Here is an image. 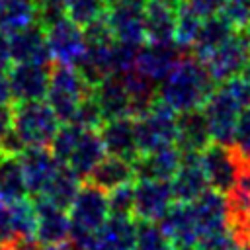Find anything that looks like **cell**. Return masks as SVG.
I'll return each instance as SVG.
<instances>
[{
    "mask_svg": "<svg viewBox=\"0 0 250 250\" xmlns=\"http://www.w3.org/2000/svg\"><path fill=\"white\" fill-rule=\"evenodd\" d=\"M244 156H250V109H244L238 117L236 131H234V143H232Z\"/></svg>",
    "mask_w": 250,
    "mask_h": 250,
    "instance_id": "obj_44",
    "label": "cell"
},
{
    "mask_svg": "<svg viewBox=\"0 0 250 250\" xmlns=\"http://www.w3.org/2000/svg\"><path fill=\"white\" fill-rule=\"evenodd\" d=\"M18 158L31 195H39L61 168V162L55 158L49 146H25Z\"/></svg>",
    "mask_w": 250,
    "mask_h": 250,
    "instance_id": "obj_16",
    "label": "cell"
},
{
    "mask_svg": "<svg viewBox=\"0 0 250 250\" xmlns=\"http://www.w3.org/2000/svg\"><path fill=\"white\" fill-rule=\"evenodd\" d=\"M20 240L14 227V213H12V201H6L0 197V248Z\"/></svg>",
    "mask_w": 250,
    "mask_h": 250,
    "instance_id": "obj_43",
    "label": "cell"
},
{
    "mask_svg": "<svg viewBox=\"0 0 250 250\" xmlns=\"http://www.w3.org/2000/svg\"><path fill=\"white\" fill-rule=\"evenodd\" d=\"M105 12V0H66V18H70L82 29L92 21L100 20Z\"/></svg>",
    "mask_w": 250,
    "mask_h": 250,
    "instance_id": "obj_35",
    "label": "cell"
},
{
    "mask_svg": "<svg viewBox=\"0 0 250 250\" xmlns=\"http://www.w3.org/2000/svg\"><path fill=\"white\" fill-rule=\"evenodd\" d=\"M84 182H90L105 191H111L123 184H129V182H135V170H133V162L125 160V158H119V156H111L107 154L94 170L92 174L88 176V180Z\"/></svg>",
    "mask_w": 250,
    "mask_h": 250,
    "instance_id": "obj_28",
    "label": "cell"
},
{
    "mask_svg": "<svg viewBox=\"0 0 250 250\" xmlns=\"http://www.w3.org/2000/svg\"><path fill=\"white\" fill-rule=\"evenodd\" d=\"M92 94V86L84 80L80 70L72 64L53 62L47 88V104L53 107L57 117L68 123L80 104Z\"/></svg>",
    "mask_w": 250,
    "mask_h": 250,
    "instance_id": "obj_3",
    "label": "cell"
},
{
    "mask_svg": "<svg viewBox=\"0 0 250 250\" xmlns=\"http://www.w3.org/2000/svg\"><path fill=\"white\" fill-rule=\"evenodd\" d=\"M94 250H107V248H104V246H102V244H98V246H96V248H94Z\"/></svg>",
    "mask_w": 250,
    "mask_h": 250,
    "instance_id": "obj_55",
    "label": "cell"
},
{
    "mask_svg": "<svg viewBox=\"0 0 250 250\" xmlns=\"http://www.w3.org/2000/svg\"><path fill=\"white\" fill-rule=\"evenodd\" d=\"M107 203H109V215H121V217H133L135 211V184H123L111 191H107Z\"/></svg>",
    "mask_w": 250,
    "mask_h": 250,
    "instance_id": "obj_38",
    "label": "cell"
},
{
    "mask_svg": "<svg viewBox=\"0 0 250 250\" xmlns=\"http://www.w3.org/2000/svg\"><path fill=\"white\" fill-rule=\"evenodd\" d=\"M236 248H238V242L229 229L207 234L195 244V250H236Z\"/></svg>",
    "mask_w": 250,
    "mask_h": 250,
    "instance_id": "obj_42",
    "label": "cell"
},
{
    "mask_svg": "<svg viewBox=\"0 0 250 250\" xmlns=\"http://www.w3.org/2000/svg\"><path fill=\"white\" fill-rule=\"evenodd\" d=\"M236 250H250V244H238Z\"/></svg>",
    "mask_w": 250,
    "mask_h": 250,
    "instance_id": "obj_54",
    "label": "cell"
},
{
    "mask_svg": "<svg viewBox=\"0 0 250 250\" xmlns=\"http://www.w3.org/2000/svg\"><path fill=\"white\" fill-rule=\"evenodd\" d=\"M178 8L162 0H148L145 8V31L146 41L154 43H174Z\"/></svg>",
    "mask_w": 250,
    "mask_h": 250,
    "instance_id": "obj_25",
    "label": "cell"
},
{
    "mask_svg": "<svg viewBox=\"0 0 250 250\" xmlns=\"http://www.w3.org/2000/svg\"><path fill=\"white\" fill-rule=\"evenodd\" d=\"M104 121H105V119H104V113H102L100 105L96 104L94 96L90 94V96L80 104V107L76 109L74 117H72L68 123H74V125H78L80 129H96V131H98Z\"/></svg>",
    "mask_w": 250,
    "mask_h": 250,
    "instance_id": "obj_39",
    "label": "cell"
},
{
    "mask_svg": "<svg viewBox=\"0 0 250 250\" xmlns=\"http://www.w3.org/2000/svg\"><path fill=\"white\" fill-rule=\"evenodd\" d=\"M113 43H88L86 55L82 57V61L78 62V70L84 76V80L94 88L96 84H100L102 80H105L107 76L115 74V66H113Z\"/></svg>",
    "mask_w": 250,
    "mask_h": 250,
    "instance_id": "obj_26",
    "label": "cell"
},
{
    "mask_svg": "<svg viewBox=\"0 0 250 250\" xmlns=\"http://www.w3.org/2000/svg\"><path fill=\"white\" fill-rule=\"evenodd\" d=\"M0 104H14L12 102V88H10V76L6 68H0Z\"/></svg>",
    "mask_w": 250,
    "mask_h": 250,
    "instance_id": "obj_48",
    "label": "cell"
},
{
    "mask_svg": "<svg viewBox=\"0 0 250 250\" xmlns=\"http://www.w3.org/2000/svg\"><path fill=\"white\" fill-rule=\"evenodd\" d=\"M174 242L166 236L158 223L139 221V234L133 250H174Z\"/></svg>",
    "mask_w": 250,
    "mask_h": 250,
    "instance_id": "obj_36",
    "label": "cell"
},
{
    "mask_svg": "<svg viewBox=\"0 0 250 250\" xmlns=\"http://www.w3.org/2000/svg\"><path fill=\"white\" fill-rule=\"evenodd\" d=\"M139 234V219L109 215L98 232V240L107 250H133Z\"/></svg>",
    "mask_w": 250,
    "mask_h": 250,
    "instance_id": "obj_27",
    "label": "cell"
},
{
    "mask_svg": "<svg viewBox=\"0 0 250 250\" xmlns=\"http://www.w3.org/2000/svg\"><path fill=\"white\" fill-rule=\"evenodd\" d=\"M45 250H72V248H70V244L66 242V244H59V246H49V248H45Z\"/></svg>",
    "mask_w": 250,
    "mask_h": 250,
    "instance_id": "obj_50",
    "label": "cell"
},
{
    "mask_svg": "<svg viewBox=\"0 0 250 250\" xmlns=\"http://www.w3.org/2000/svg\"><path fill=\"white\" fill-rule=\"evenodd\" d=\"M162 2H166V4H170L172 8H180V6H182V4L186 2V0H162Z\"/></svg>",
    "mask_w": 250,
    "mask_h": 250,
    "instance_id": "obj_51",
    "label": "cell"
},
{
    "mask_svg": "<svg viewBox=\"0 0 250 250\" xmlns=\"http://www.w3.org/2000/svg\"><path fill=\"white\" fill-rule=\"evenodd\" d=\"M0 156H2V148H0Z\"/></svg>",
    "mask_w": 250,
    "mask_h": 250,
    "instance_id": "obj_57",
    "label": "cell"
},
{
    "mask_svg": "<svg viewBox=\"0 0 250 250\" xmlns=\"http://www.w3.org/2000/svg\"><path fill=\"white\" fill-rule=\"evenodd\" d=\"M158 225L174 242V246H195L201 238L191 203L174 201Z\"/></svg>",
    "mask_w": 250,
    "mask_h": 250,
    "instance_id": "obj_20",
    "label": "cell"
},
{
    "mask_svg": "<svg viewBox=\"0 0 250 250\" xmlns=\"http://www.w3.org/2000/svg\"><path fill=\"white\" fill-rule=\"evenodd\" d=\"M68 215H70L72 227L84 229L90 232H100V229L109 217L107 191L90 182H84L72 205L68 207Z\"/></svg>",
    "mask_w": 250,
    "mask_h": 250,
    "instance_id": "obj_10",
    "label": "cell"
},
{
    "mask_svg": "<svg viewBox=\"0 0 250 250\" xmlns=\"http://www.w3.org/2000/svg\"><path fill=\"white\" fill-rule=\"evenodd\" d=\"M92 96L100 105L104 119H115L125 115L131 117V98L119 74L107 76L105 80L96 84L92 88Z\"/></svg>",
    "mask_w": 250,
    "mask_h": 250,
    "instance_id": "obj_23",
    "label": "cell"
},
{
    "mask_svg": "<svg viewBox=\"0 0 250 250\" xmlns=\"http://www.w3.org/2000/svg\"><path fill=\"white\" fill-rule=\"evenodd\" d=\"M0 250H43V248L37 240H14V242L2 246Z\"/></svg>",
    "mask_w": 250,
    "mask_h": 250,
    "instance_id": "obj_49",
    "label": "cell"
},
{
    "mask_svg": "<svg viewBox=\"0 0 250 250\" xmlns=\"http://www.w3.org/2000/svg\"><path fill=\"white\" fill-rule=\"evenodd\" d=\"M191 207L195 213V221H197L201 238L207 234L229 229V205H227L225 193L215 191V189H207L201 197H197L191 203Z\"/></svg>",
    "mask_w": 250,
    "mask_h": 250,
    "instance_id": "obj_22",
    "label": "cell"
},
{
    "mask_svg": "<svg viewBox=\"0 0 250 250\" xmlns=\"http://www.w3.org/2000/svg\"><path fill=\"white\" fill-rule=\"evenodd\" d=\"M199 154L201 152H182V164L170 180L174 201L193 203L207 189H211L209 180L203 172Z\"/></svg>",
    "mask_w": 250,
    "mask_h": 250,
    "instance_id": "obj_15",
    "label": "cell"
},
{
    "mask_svg": "<svg viewBox=\"0 0 250 250\" xmlns=\"http://www.w3.org/2000/svg\"><path fill=\"white\" fill-rule=\"evenodd\" d=\"M236 31L232 29V25L221 16H211V18H203L199 35L195 39V45L191 49V55H195L199 61H203L207 55H211L215 49H219L227 39H230Z\"/></svg>",
    "mask_w": 250,
    "mask_h": 250,
    "instance_id": "obj_30",
    "label": "cell"
},
{
    "mask_svg": "<svg viewBox=\"0 0 250 250\" xmlns=\"http://www.w3.org/2000/svg\"><path fill=\"white\" fill-rule=\"evenodd\" d=\"M105 154H107V150H105L100 131L84 129L78 137V143H76L66 166H70L82 180H88L92 170L105 158Z\"/></svg>",
    "mask_w": 250,
    "mask_h": 250,
    "instance_id": "obj_24",
    "label": "cell"
},
{
    "mask_svg": "<svg viewBox=\"0 0 250 250\" xmlns=\"http://www.w3.org/2000/svg\"><path fill=\"white\" fill-rule=\"evenodd\" d=\"M146 2L148 0H117L107 6L105 18L115 41L135 47L146 43V31H145Z\"/></svg>",
    "mask_w": 250,
    "mask_h": 250,
    "instance_id": "obj_6",
    "label": "cell"
},
{
    "mask_svg": "<svg viewBox=\"0 0 250 250\" xmlns=\"http://www.w3.org/2000/svg\"><path fill=\"white\" fill-rule=\"evenodd\" d=\"M215 90V80L205 64L191 53H184L176 68L160 82L158 100L176 113L203 107L209 94Z\"/></svg>",
    "mask_w": 250,
    "mask_h": 250,
    "instance_id": "obj_1",
    "label": "cell"
},
{
    "mask_svg": "<svg viewBox=\"0 0 250 250\" xmlns=\"http://www.w3.org/2000/svg\"><path fill=\"white\" fill-rule=\"evenodd\" d=\"M98 131L102 135V141L105 145L107 154L125 158L129 162H135L137 156L141 154L139 145H137V133H135V119L133 117L125 115V117L105 119Z\"/></svg>",
    "mask_w": 250,
    "mask_h": 250,
    "instance_id": "obj_17",
    "label": "cell"
},
{
    "mask_svg": "<svg viewBox=\"0 0 250 250\" xmlns=\"http://www.w3.org/2000/svg\"><path fill=\"white\" fill-rule=\"evenodd\" d=\"M199 160H201V166L209 180L211 189L227 195L238 178L240 164H242V152L234 145L211 143L205 150H201Z\"/></svg>",
    "mask_w": 250,
    "mask_h": 250,
    "instance_id": "obj_5",
    "label": "cell"
},
{
    "mask_svg": "<svg viewBox=\"0 0 250 250\" xmlns=\"http://www.w3.org/2000/svg\"><path fill=\"white\" fill-rule=\"evenodd\" d=\"M201 62L205 64L215 84H221L240 74L244 66L250 62V45L246 41L244 31H236L230 39H227L219 49L207 55Z\"/></svg>",
    "mask_w": 250,
    "mask_h": 250,
    "instance_id": "obj_9",
    "label": "cell"
},
{
    "mask_svg": "<svg viewBox=\"0 0 250 250\" xmlns=\"http://www.w3.org/2000/svg\"><path fill=\"white\" fill-rule=\"evenodd\" d=\"M113 2H117V0H105V4L109 6V4H113Z\"/></svg>",
    "mask_w": 250,
    "mask_h": 250,
    "instance_id": "obj_56",
    "label": "cell"
},
{
    "mask_svg": "<svg viewBox=\"0 0 250 250\" xmlns=\"http://www.w3.org/2000/svg\"><path fill=\"white\" fill-rule=\"evenodd\" d=\"M61 119L53 107L43 100L33 102H14V123L12 133L25 146H51Z\"/></svg>",
    "mask_w": 250,
    "mask_h": 250,
    "instance_id": "obj_2",
    "label": "cell"
},
{
    "mask_svg": "<svg viewBox=\"0 0 250 250\" xmlns=\"http://www.w3.org/2000/svg\"><path fill=\"white\" fill-rule=\"evenodd\" d=\"M172 203L174 195L168 180H135V219L158 223Z\"/></svg>",
    "mask_w": 250,
    "mask_h": 250,
    "instance_id": "obj_11",
    "label": "cell"
},
{
    "mask_svg": "<svg viewBox=\"0 0 250 250\" xmlns=\"http://www.w3.org/2000/svg\"><path fill=\"white\" fill-rule=\"evenodd\" d=\"M27 182L20 164L18 154H6L0 156V197L6 201H18L27 197Z\"/></svg>",
    "mask_w": 250,
    "mask_h": 250,
    "instance_id": "obj_31",
    "label": "cell"
},
{
    "mask_svg": "<svg viewBox=\"0 0 250 250\" xmlns=\"http://www.w3.org/2000/svg\"><path fill=\"white\" fill-rule=\"evenodd\" d=\"M33 203L37 211L35 240L45 248L66 244L70 238V230H72V221H70L68 211L62 207H57L55 203L43 197H35Z\"/></svg>",
    "mask_w": 250,
    "mask_h": 250,
    "instance_id": "obj_14",
    "label": "cell"
},
{
    "mask_svg": "<svg viewBox=\"0 0 250 250\" xmlns=\"http://www.w3.org/2000/svg\"><path fill=\"white\" fill-rule=\"evenodd\" d=\"M174 250H195V246H176Z\"/></svg>",
    "mask_w": 250,
    "mask_h": 250,
    "instance_id": "obj_52",
    "label": "cell"
},
{
    "mask_svg": "<svg viewBox=\"0 0 250 250\" xmlns=\"http://www.w3.org/2000/svg\"><path fill=\"white\" fill-rule=\"evenodd\" d=\"M12 47H10V33H6L0 27V68H10L12 66Z\"/></svg>",
    "mask_w": 250,
    "mask_h": 250,
    "instance_id": "obj_47",
    "label": "cell"
},
{
    "mask_svg": "<svg viewBox=\"0 0 250 250\" xmlns=\"http://www.w3.org/2000/svg\"><path fill=\"white\" fill-rule=\"evenodd\" d=\"M12 213H14V227L20 240H35L37 232V211L35 203L29 197L12 201Z\"/></svg>",
    "mask_w": 250,
    "mask_h": 250,
    "instance_id": "obj_34",
    "label": "cell"
},
{
    "mask_svg": "<svg viewBox=\"0 0 250 250\" xmlns=\"http://www.w3.org/2000/svg\"><path fill=\"white\" fill-rule=\"evenodd\" d=\"M45 33H47V43H49L53 62L78 66V62L82 61L88 49L84 29L78 23H74L70 18L62 16L61 20L47 25Z\"/></svg>",
    "mask_w": 250,
    "mask_h": 250,
    "instance_id": "obj_7",
    "label": "cell"
},
{
    "mask_svg": "<svg viewBox=\"0 0 250 250\" xmlns=\"http://www.w3.org/2000/svg\"><path fill=\"white\" fill-rule=\"evenodd\" d=\"M51 66L39 62H14L8 68L12 102L43 100L49 88Z\"/></svg>",
    "mask_w": 250,
    "mask_h": 250,
    "instance_id": "obj_13",
    "label": "cell"
},
{
    "mask_svg": "<svg viewBox=\"0 0 250 250\" xmlns=\"http://www.w3.org/2000/svg\"><path fill=\"white\" fill-rule=\"evenodd\" d=\"M133 119H135V133L141 154L168 145H176L178 113L160 100H156L146 113Z\"/></svg>",
    "mask_w": 250,
    "mask_h": 250,
    "instance_id": "obj_4",
    "label": "cell"
},
{
    "mask_svg": "<svg viewBox=\"0 0 250 250\" xmlns=\"http://www.w3.org/2000/svg\"><path fill=\"white\" fill-rule=\"evenodd\" d=\"M221 86L229 92V96L236 102V105L242 111L250 109V78H246L244 74H236V76L221 82Z\"/></svg>",
    "mask_w": 250,
    "mask_h": 250,
    "instance_id": "obj_41",
    "label": "cell"
},
{
    "mask_svg": "<svg viewBox=\"0 0 250 250\" xmlns=\"http://www.w3.org/2000/svg\"><path fill=\"white\" fill-rule=\"evenodd\" d=\"M84 180L66 164H61V168L57 170V174L53 176V180L47 184V188L35 195V197H43L51 203H55L57 207H62L68 211V207L72 205L76 193L80 191Z\"/></svg>",
    "mask_w": 250,
    "mask_h": 250,
    "instance_id": "obj_29",
    "label": "cell"
},
{
    "mask_svg": "<svg viewBox=\"0 0 250 250\" xmlns=\"http://www.w3.org/2000/svg\"><path fill=\"white\" fill-rule=\"evenodd\" d=\"M201 109H203L205 119L209 123L213 143L232 145L236 123H238V117H240L242 109L229 96V92L221 84L215 86V90L209 94V98L205 100Z\"/></svg>",
    "mask_w": 250,
    "mask_h": 250,
    "instance_id": "obj_8",
    "label": "cell"
},
{
    "mask_svg": "<svg viewBox=\"0 0 250 250\" xmlns=\"http://www.w3.org/2000/svg\"><path fill=\"white\" fill-rule=\"evenodd\" d=\"M225 2L227 0H186L184 4L189 6L201 18H211V16H217L221 12V8L225 6Z\"/></svg>",
    "mask_w": 250,
    "mask_h": 250,
    "instance_id": "obj_45",
    "label": "cell"
},
{
    "mask_svg": "<svg viewBox=\"0 0 250 250\" xmlns=\"http://www.w3.org/2000/svg\"><path fill=\"white\" fill-rule=\"evenodd\" d=\"M219 14L234 31H244L250 25V0H227Z\"/></svg>",
    "mask_w": 250,
    "mask_h": 250,
    "instance_id": "obj_40",
    "label": "cell"
},
{
    "mask_svg": "<svg viewBox=\"0 0 250 250\" xmlns=\"http://www.w3.org/2000/svg\"><path fill=\"white\" fill-rule=\"evenodd\" d=\"M182 164V150L178 145H168L150 152H143L133 162L135 180H172Z\"/></svg>",
    "mask_w": 250,
    "mask_h": 250,
    "instance_id": "obj_19",
    "label": "cell"
},
{
    "mask_svg": "<svg viewBox=\"0 0 250 250\" xmlns=\"http://www.w3.org/2000/svg\"><path fill=\"white\" fill-rule=\"evenodd\" d=\"M14 123V104H0V143L12 133Z\"/></svg>",
    "mask_w": 250,
    "mask_h": 250,
    "instance_id": "obj_46",
    "label": "cell"
},
{
    "mask_svg": "<svg viewBox=\"0 0 250 250\" xmlns=\"http://www.w3.org/2000/svg\"><path fill=\"white\" fill-rule=\"evenodd\" d=\"M82 131L84 129H80L74 123H64V125L59 127V131H57V135H55V139H53L49 148H51V152L55 154V158L61 164L68 162V158H70V154H72V150H74Z\"/></svg>",
    "mask_w": 250,
    "mask_h": 250,
    "instance_id": "obj_37",
    "label": "cell"
},
{
    "mask_svg": "<svg viewBox=\"0 0 250 250\" xmlns=\"http://www.w3.org/2000/svg\"><path fill=\"white\" fill-rule=\"evenodd\" d=\"M10 47H12V61L14 62H39V64H53V57L47 43L45 27L35 21L33 25L12 33L10 35Z\"/></svg>",
    "mask_w": 250,
    "mask_h": 250,
    "instance_id": "obj_18",
    "label": "cell"
},
{
    "mask_svg": "<svg viewBox=\"0 0 250 250\" xmlns=\"http://www.w3.org/2000/svg\"><path fill=\"white\" fill-rule=\"evenodd\" d=\"M213 143L209 123L201 107L178 113L176 145L182 152H201Z\"/></svg>",
    "mask_w": 250,
    "mask_h": 250,
    "instance_id": "obj_21",
    "label": "cell"
},
{
    "mask_svg": "<svg viewBox=\"0 0 250 250\" xmlns=\"http://www.w3.org/2000/svg\"><path fill=\"white\" fill-rule=\"evenodd\" d=\"M203 18L199 14H195L189 6L182 4L178 8V16H176V31H174V43L184 51V53H191L195 39L199 35Z\"/></svg>",
    "mask_w": 250,
    "mask_h": 250,
    "instance_id": "obj_33",
    "label": "cell"
},
{
    "mask_svg": "<svg viewBox=\"0 0 250 250\" xmlns=\"http://www.w3.org/2000/svg\"><path fill=\"white\" fill-rule=\"evenodd\" d=\"M184 51L176 43H154L146 41L137 51L135 70H139L143 76L150 78L152 82L160 84L182 61Z\"/></svg>",
    "mask_w": 250,
    "mask_h": 250,
    "instance_id": "obj_12",
    "label": "cell"
},
{
    "mask_svg": "<svg viewBox=\"0 0 250 250\" xmlns=\"http://www.w3.org/2000/svg\"><path fill=\"white\" fill-rule=\"evenodd\" d=\"M244 35H246V41H248V45H250V25L244 29Z\"/></svg>",
    "mask_w": 250,
    "mask_h": 250,
    "instance_id": "obj_53",
    "label": "cell"
},
{
    "mask_svg": "<svg viewBox=\"0 0 250 250\" xmlns=\"http://www.w3.org/2000/svg\"><path fill=\"white\" fill-rule=\"evenodd\" d=\"M39 21L35 0H0V27L6 33H18Z\"/></svg>",
    "mask_w": 250,
    "mask_h": 250,
    "instance_id": "obj_32",
    "label": "cell"
}]
</instances>
